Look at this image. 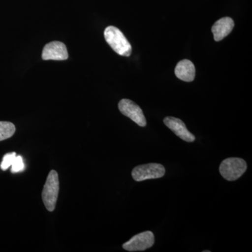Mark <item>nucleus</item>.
Returning a JSON list of instances; mask_svg holds the SVG:
<instances>
[{
    "instance_id": "1",
    "label": "nucleus",
    "mask_w": 252,
    "mask_h": 252,
    "mask_svg": "<svg viewBox=\"0 0 252 252\" xmlns=\"http://www.w3.org/2000/svg\"><path fill=\"white\" fill-rule=\"evenodd\" d=\"M105 40L112 49L120 56L128 57L132 54V46L120 30L109 26L104 32Z\"/></svg>"
},
{
    "instance_id": "2",
    "label": "nucleus",
    "mask_w": 252,
    "mask_h": 252,
    "mask_svg": "<svg viewBox=\"0 0 252 252\" xmlns=\"http://www.w3.org/2000/svg\"><path fill=\"white\" fill-rule=\"evenodd\" d=\"M59 193V174L56 170H51L48 175L45 185L42 190V200L46 210L54 212L56 209Z\"/></svg>"
},
{
    "instance_id": "3",
    "label": "nucleus",
    "mask_w": 252,
    "mask_h": 252,
    "mask_svg": "<svg viewBox=\"0 0 252 252\" xmlns=\"http://www.w3.org/2000/svg\"><path fill=\"white\" fill-rule=\"evenodd\" d=\"M247 163L240 158H228L220 163V172L225 180L235 181L243 176L247 170Z\"/></svg>"
},
{
    "instance_id": "4",
    "label": "nucleus",
    "mask_w": 252,
    "mask_h": 252,
    "mask_svg": "<svg viewBox=\"0 0 252 252\" xmlns=\"http://www.w3.org/2000/svg\"><path fill=\"white\" fill-rule=\"evenodd\" d=\"M165 174V169L161 164L149 163L140 165L132 170V177L136 182L152 179L161 178Z\"/></svg>"
},
{
    "instance_id": "5",
    "label": "nucleus",
    "mask_w": 252,
    "mask_h": 252,
    "mask_svg": "<svg viewBox=\"0 0 252 252\" xmlns=\"http://www.w3.org/2000/svg\"><path fill=\"white\" fill-rule=\"evenodd\" d=\"M155 243L153 233L151 231L142 232L132 237L123 245V248L128 252L145 251L152 248Z\"/></svg>"
},
{
    "instance_id": "6",
    "label": "nucleus",
    "mask_w": 252,
    "mask_h": 252,
    "mask_svg": "<svg viewBox=\"0 0 252 252\" xmlns=\"http://www.w3.org/2000/svg\"><path fill=\"white\" fill-rule=\"evenodd\" d=\"M119 109L124 116L130 118L137 125L141 127L147 125V121L142 109L130 99H122L119 103Z\"/></svg>"
},
{
    "instance_id": "7",
    "label": "nucleus",
    "mask_w": 252,
    "mask_h": 252,
    "mask_svg": "<svg viewBox=\"0 0 252 252\" xmlns=\"http://www.w3.org/2000/svg\"><path fill=\"white\" fill-rule=\"evenodd\" d=\"M41 57L44 61H65L69 57V55L64 44L56 41L50 42L44 46Z\"/></svg>"
},
{
    "instance_id": "8",
    "label": "nucleus",
    "mask_w": 252,
    "mask_h": 252,
    "mask_svg": "<svg viewBox=\"0 0 252 252\" xmlns=\"http://www.w3.org/2000/svg\"><path fill=\"white\" fill-rule=\"evenodd\" d=\"M163 122L167 127H169L176 135L178 136L182 140L187 142H193L195 141V136L189 132L185 123L182 122L181 119L167 117L164 119Z\"/></svg>"
},
{
    "instance_id": "9",
    "label": "nucleus",
    "mask_w": 252,
    "mask_h": 252,
    "mask_svg": "<svg viewBox=\"0 0 252 252\" xmlns=\"http://www.w3.org/2000/svg\"><path fill=\"white\" fill-rule=\"evenodd\" d=\"M234 25V21L229 17L222 18L217 21L212 28L215 40L220 41L224 39L233 31Z\"/></svg>"
},
{
    "instance_id": "10",
    "label": "nucleus",
    "mask_w": 252,
    "mask_h": 252,
    "mask_svg": "<svg viewBox=\"0 0 252 252\" xmlns=\"http://www.w3.org/2000/svg\"><path fill=\"white\" fill-rule=\"evenodd\" d=\"M176 77L181 80L190 82L195 79V69L193 63L189 60H183L175 67Z\"/></svg>"
},
{
    "instance_id": "11",
    "label": "nucleus",
    "mask_w": 252,
    "mask_h": 252,
    "mask_svg": "<svg viewBox=\"0 0 252 252\" xmlns=\"http://www.w3.org/2000/svg\"><path fill=\"white\" fill-rule=\"evenodd\" d=\"M16 132V127L12 123L0 122V141L12 137Z\"/></svg>"
},
{
    "instance_id": "12",
    "label": "nucleus",
    "mask_w": 252,
    "mask_h": 252,
    "mask_svg": "<svg viewBox=\"0 0 252 252\" xmlns=\"http://www.w3.org/2000/svg\"><path fill=\"white\" fill-rule=\"evenodd\" d=\"M16 157V154L15 152L6 154L4 158H3L2 162H1V165H0L1 170L4 171V170H7L10 166H11Z\"/></svg>"
},
{
    "instance_id": "13",
    "label": "nucleus",
    "mask_w": 252,
    "mask_h": 252,
    "mask_svg": "<svg viewBox=\"0 0 252 252\" xmlns=\"http://www.w3.org/2000/svg\"><path fill=\"white\" fill-rule=\"evenodd\" d=\"M24 169L25 165L23 158L21 156L15 157L14 162L11 165V172L13 173H16V172L23 171Z\"/></svg>"
}]
</instances>
